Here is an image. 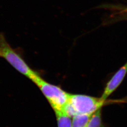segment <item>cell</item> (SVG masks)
<instances>
[{
    "label": "cell",
    "mask_w": 127,
    "mask_h": 127,
    "mask_svg": "<svg viewBox=\"0 0 127 127\" xmlns=\"http://www.w3.org/2000/svg\"><path fill=\"white\" fill-rule=\"evenodd\" d=\"M31 80L39 88L54 111L61 112L68 102L70 94L59 87L46 82L38 74Z\"/></svg>",
    "instance_id": "obj_1"
},
{
    "label": "cell",
    "mask_w": 127,
    "mask_h": 127,
    "mask_svg": "<svg viewBox=\"0 0 127 127\" xmlns=\"http://www.w3.org/2000/svg\"><path fill=\"white\" fill-rule=\"evenodd\" d=\"M0 57L3 58L18 72L30 80L37 74L27 65L21 56L9 45L3 34H0Z\"/></svg>",
    "instance_id": "obj_2"
},
{
    "label": "cell",
    "mask_w": 127,
    "mask_h": 127,
    "mask_svg": "<svg viewBox=\"0 0 127 127\" xmlns=\"http://www.w3.org/2000/svg\"><path fill=\"white\" fill-rule=\"evenodd\" d=\"M104 102L101 97L70 94L68 102L71 105L77 115L79 114H92L101 108Z\"/></svg>",
    "instance_id": "obj_3"
},
{
    "label": "cell",
    "mask_w": 127,
    "mask_h": 127,
    "mask_svg": "<svg viewBox=\"0 0 127 127\" xmlns=\"http://www.w3.org/2000/svg\"><path fill=\"white\" fill-rule=\"evenodd\" d=\"M127 73V62L114 74V76L107 83L104 88V91L101 97L102 100L105 101L117 89L123 82Z\"/></svg>",
    "instance_id": "obj_4"
},
{
    "label": "cell",
    "mask_w": 127,
    "mask_h": 127,
    "mask_svg": "<svg viewBox=\"0 0 127 127\" xmlns=\"http://www.w3.org/2000/svg\"><path fill=\"white\" fill-rule=\"evenodd\" d=\"M92 114H79L75 115L72 121V127H86Z\"/></svg>",
    "instance_id": "obj_5"
},
{
    "label": "cell",
    "mask_w": 127,
    "mask_h": 127,
    "mask_svg": "<svg viewBox=\"0 0 127 127\" xmlns=\"http://www.w3.org/2000/svg\"><path fill=\"white\" fill-rule=\"evenodd\" d=\"M58 127H72L71 118L61 111H55Z\"/></svg>",
    "instance_id": "obj_6"
},
{
    "label": "cell",
    "mask_w": 127,
    "mask_h": 127,
    "mask_svg": "<svg viewBox=\"0 0 127 127\" xmlns=\"http://www.w3.org/2000/svg\"><path fill=\"white\" fill-rule=\"evenodd\" d=\"M86 127H102L101 109L92 114Z\"/></svg>",
    "instance_id": "obj_7"
}]
</instances>
